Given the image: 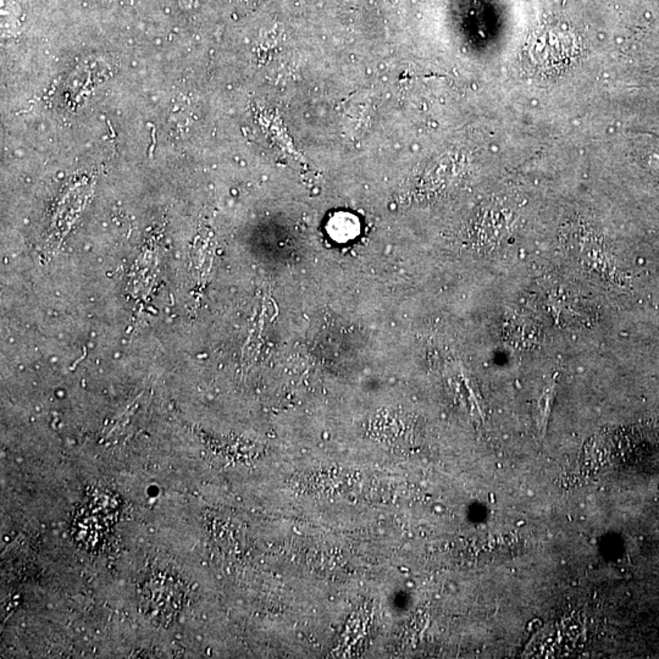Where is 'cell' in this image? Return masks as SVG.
Here are the masks:
<instances>
[{
    "mask_svg": "<svg viewBox=\"0 0 659 659\" xmlns=\"http://www.w3.org/2000/svg\"><path fill=\"white\" fill-rule=\"evenodd\" d=\"M578 43L573 34L561 30H544L535 33L529 42L527 54L544 71H557L564 68L574 59Z\"/></svg>",
    "mask_w": 659,
    "mask_h": 659,
    "instance_id": "1",
    "label": "cell"
}]
</instances>
